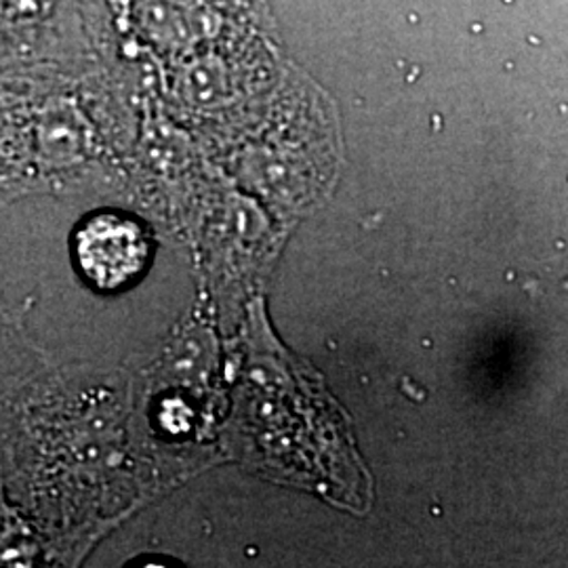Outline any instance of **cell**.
I'll return each mask as SVG.
<instances>
[{
	"label": "cell",
	"instance_id": "2",
	"mask_svg": "<svg viewBox=\"0 0 568 568\" xmlns=\"http://www.w3.org/2000/svg\"><path fill=\"white\" fill-rule=\"evenodd\" d=\"M138 568H173L169 567V565H164V562H159V560H148V562H143Z\"/></svg>",
	"mask_w": 568,
	"mask_h": 568
},
{
	"label": "cell",
	"instance_id": "1",
	"mask_svg": "<svg viewBox=\"0 0 568 568\" xmlns=\"http://www.w3.org/2000/svg\"><path fill=\"white\" fill-rule=\"evenodd\" d=\"M142 225L116 213H103L77 234V260L82 274L98 288L114 291L135 281L148 262Z\"/></svg>",
	"mask_w": 568,
	"mask_h": 568
}]
</instances>
